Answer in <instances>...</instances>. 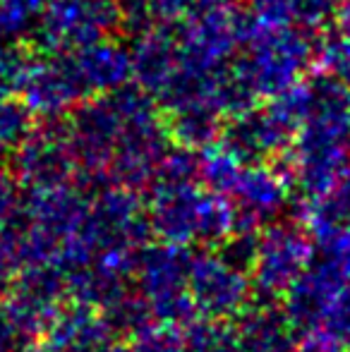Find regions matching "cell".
I'll use <instances>...</instances> for the list:
<instances>
[{
    "label": "cell",
    "mask_w": 350,
    "mask_h": 352,
    "mask_svg": "<svg viewBox=\"0 0 350 352\" xmlns=\"http://www.w3.org/2000/svg\"><path fill=\"white\" fill-rule=\"evenodd\" d=\"M34 113L27 108V103L17 96H0V144H12L22 140L32 130Z\"/></svg>",
    "instance_id": "obj_7"
},
{
    "label": "cell",
    "mask_w": 350,
    "mask_h": 352,
    "mask_svg": "<svg viewBox=\"0 0 350 352\" xmlns=\"http://www.w3.org/2000/svg\"><path fill=\"white\" fill-rule=\"evenodd\" d=\"M56 0H0V36L17 41L32 34L39 22Z\"/></svg>",
    "instance_id": "obj_6"
},
{
    "label": "cell",
    "mask_w": 350,
    "mask_h": 352,
    "mask_svg": "<svg viewBox=\"0 0 350 352\" xmlns=\"http://www.w3.org/2000/svg\"><path fill=\"white\" fill-rule=\"evenodd\" d=\"M252 17L269 24H290L300 29L324 27L348 0H248Z\"/></svg>",
    "instance_id": "obj_5"
},
{
    "label": "cell",
    "mask_w": 350,
    "mask_h": 352,
    "mask_svg": "<svg viewBox=\"0 0 350 352\" xmlns=\"http://www.w3.org/2000/svg\"><path fill=\"white\" fill-rule=\"evenodd\" d=\"M29 53L19 51L10 38L0 36V96L17 94L19 79H22L24 65H27Z\"/></svg>",
    "instance_id": "obj_8"
},
{
    "label": "cell",
    "mask_w": 350,
    "mask_h": 352,
    "mask_svg": "<svg viewBox=\"0 0 350 352\" xmlns=\"http://www.w3.org/2000/svg\"><path fill=\"white\" fill-rule=\"evenodd\" d=\"M221 0H146L151 22H180Z\"/></svg>",
    "instance_id": "obj_9"
},
{
    "label": "cell",
    "mask_w": 350,
    "mask_h": 352,
    "mask_svg": "<svg viewBox=\"0 0 350 352\" xmlns=\"http://www.w3.org/2000/svg\"><path fill=\"white\" fill-rule=\"evenodd\" d=\"M314 63V43L300 27L269 24L252 17L233 60L230 74L250 101L276 98L303 82Z\"/></svg>",
    "instance_id": "obj_1"
},
{
    "label": "cell",
    "mask_w": 350,
    "mask_h": 352,
    "mask_svg": "<svg viewBox=\"0 0 350 352\" xmlns=\"http://www.w3.org/2000/svg\"><path fill=\"white\" fill-rule=\"evenodd\" d=\"M17 96L36 116H61L87 101L67 53H34L27 58Z\"/></svg>",
    "instance_id": "obj_3"
},
{
    "label": "cell",
    "mask_w": 350,
    "mask_h": 352,
    "mask_svg": "<svg viewBox=\"0 0 350 352\" xmlns=\"http://www.w3.org/2000/svg\"><path fill=\"white\" fill-rule=\"evenodd\" d=\"M341 82H346V84H348V89H350V67H348V72L343 74V79H341Z\"/></svg>",
    "instance_id": "obj_10"
},
{
    "label": "cell",
    "mask_w": 350,
    "mask_h": 352,
    "mask_svg": "<svg viewBox=\"0 0 350 352\" xmlns=\"http://www.w3.org/2000/svg\"><path fill=\"white\" fill-rule=\"evenodd\" d=\"M65 53L70 56L77 79H80L82 89L87 91L89 98L130 84L132 79L130 48L113 41L111 36Z\"/></svg>",
    "instance_id": "obj_4"
},
{
    "label": "cell",
    "mask_w": 350,
    "mask_h": 352,
    "mask_svg": "<svg viewBox=\"0 0 350 352\" xmlns=\"http://www.w3.org/2000/svg\"><path fill=\"white\" fill-rule=\"evenodd\" d=\"M120 27L118 0H56L34 24L36 53H65L108 38Z\"/></svg>",
    "instance_id": "obj_2"
}]
</instances>
